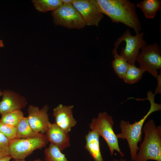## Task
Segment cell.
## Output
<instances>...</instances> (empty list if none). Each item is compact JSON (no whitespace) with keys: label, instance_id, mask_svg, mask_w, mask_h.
Returning <instances> with one entry per match:
<instances>
[{"label":"cell","instance_id":"4316f807","mask_svg":"<svg viewBox=\"0 0 161 161\" xmlns=\"http://www.w3.org/2000/svg\"><path fill=\"white\" fill-rule=\"evenodd\" d=\"M110 161H127V160L126 159H124L121 158H120L119 160L114 159Z\"/></svg>","mask_w":161,"mask_h":161},{"label":"cell","instance_id":"9c48e42d","mask_svg":"<svg viewBox=\"0 0 161 161\" xmlns=\"http://www.w3.org/2000/svg\"><path fill=\"white\" fill-rule=\"evenodd\" d=\"M72 5L78 12L86 25L98 27L103 18L95 0H73Z\"/></svg>","mask_w":161,"mask_h":161},{"label":"cell","instance_id":"30bf717a","mask_svg":"<svg viewBox=\"0 0 161 161\" xmlns=\"http://www.w3.org/2000/svg\"><path fill=\"white\" fill-rule=\"evenodd\" d=\"M49 107L47 104L40 109L30 105L27 109L28 122L31 128L36 132L44 134L51 123L48 114Z\"/></svg>","mask_w":161,"mask_h":161},{"label":"cell","instance_id":"8fae6325","mask_svg":"<svg viewBox=\"0 0 161 161\" xmlns=\"http://www.w3.org/2000/svg\"><path fill=\"white\" fill-rule=\"evenodd\" d=\"M2 96V100L0 101V114L1 116L13 111L21 110L27 103L24 96L12 90H4Z\"/></svg>","mask_w":161,"mask_h":161},{"label":"cell","instance_id":"d4e9b609","mask_svg":"<svg viewBox=\"0 0 161 161\" xmlns=\"http://www.w3.org/2000/svg\"><path fill=\"white\" fill-rule=\"evenodd\" d=\"M12 159L10 155H8L3 158H0V161H10Z\"/></svg>","mask_w":161,"mask_h":161},{"label":"cell","instance_id":"4fadbf2b","mask_svg":"<svg viewBox=\"0 0 161 161\" xmlns=\"http://www.w3.org/2000/svg\"><path fill=\"white\" fill-rule=\"evenodd\" d=\"M45 135L48 142L57 146L61 151L71 146L69 133L55 123H50Z\"/></svg>","mask_w":161,"mask_h":161},{"label":"cell","instance_id":"9a60e30c","mask_svg":"<svg viewBox=\"0 0 161 161\" xmlns=\"http://www.w3.org/2000/svg\"><path fill=\"white\" fill-rule=\"evenodd\" d=\"M17 138L28 139L40 137L45 134L34 131L31 127L27 117H24L16 126Z\"/></svg>","mask_w":161,"mask_h":161},{"label":"cell","instance_id":"52a82bcc","mask_svg":"<svg viewBox=\"0 0 161 161\" xmlns=\"http://www.w3.org/2000/svg\"><path fill=\"white\" fill-rule=\"evenodd\" d=\"M48 142L45 135L32 138H16L10 141V155L14 159L25 160L34 150L45 147Z\"/></svg>","mask_w":161,"mask_h":161},{"label":"cell","instance_id":"ba28073f","mask_svg":"<svg viewBox=\"0 0 161 161\" xmlns=\"http://www.w3.org/2000/svg\"><path fill=\"white\" fill-rule=\"evenodd\" d=\"M161 51L157 43L148 44L141 48V52L136 59L140 65V68L156 78L158 75L157 70L161 68Z\"/></svg>","mask_w":161,"mask_h":161},{"label":"cell","instance_id":"8992f818","mask_svg":"<svg viewBox=\"0 0 161 161\" xmlns=\"http://www.w3.org/2000/svg\"><path fill=\"white\" fill-rule=\"evenodd\" d=\"M143 32L136 34L135 36L131 35L130 30L127 29L114 43L115 47H117L123 41L126 43L125 47H123L120 55L124 58L130 64H135L136 57L139 54L140 49L146 45L143 39Z\"/></svg>","mask_w":161,"mask_h":161},{"label":"cell","instance_id":"3957f363","mask_svg":"<svg viewBox=\"0 0 161 161\" xmlns=\"http://www.w3.org/2000/svg\"><path fill=\"white\" fill-rule=\"evenodd\" d=\"M143 140L139 148L135 161L149 160L161 161V126L149 120L143 126Z\"/></svg>","mask_w":161,"mask_h":161},{"label":"cell","instance_id":"e0dca14e","mask_svg":"<svg viewBox=\"0 0 161 161\" xmlns=\"http://www.w3.org/2000/svg\"><path fill=\"white\" fill-rule=\"evenodd\" d=\"M117 47H115L112 54L114 58L112 63L113 68L119 78L123 79L127 71L129 64L123 57L117 52Z\"/></svg>","mask_w":161,"mask_h":161},{"label":"cell","instance_id":"2e32d148","mask_svg":"<svg viewBox=\"0 0 161 161\" xmlns=\"http://www.w3.org/2000/svg\"><path fill=\"white\" fill-rule=\"evenodd\" d=\"M137 6L140 8L146 18H153L157 12L161 9V1L160 0H144L138 3Z\"/></svg>","mask_w":161,"mask_h":161},{"label":"cell","instance_id":"44dd1931","mask_svg":"<svg viewBox=\"0 0 161 161\" xmlns=\"http://www.w3.org/2000/svg\"><path fill=\"white\" fill-rule=\"evenodd\" d=\"M24 117V113L21 110L13 111L1 116L0 122L16 127Z\"/></svg>","mask_w":161,"mask_h":161},{"label":"cell","instance_id":"603a6c76","mask_svg":"<svg viewBox=\"0 0 161 161\" xmlns=\"http://www.w3.org/2000/svg\"><path fill=\"white\" fill-rule=\"evenodd\" d=\"M10 140L0 132V158L10 155Z\"/></svg>","mask_w":161,"mask_h":161},{"label":"cell","instance_id":"83f0119b","mask_svg":"<svg viewBox=\"0 0 161 161\" xmlns=\"http://www.w3.org/2000/svg\"><path fill=\"white\" fill-rule=\"evenodd\" d=\"M11 161H26L25 160H17L13 159Z\"/></svg>","mask_w":161,"mask_h":161},{"label":"cell","instance_id":"cb8c5ba5","mask_svg":"<svg viewBox=\"0 0 161 161\" xmlns=\"http://www.w3.org/2000/svg\"><path fill=\"white\" fill-rule=\"evenodd\" d=\"M161 72L160 74L158 75L157 78L158 81L156 89L154 93L155 95L157 94H160L161 93Z\"/></svg>","mask_w":161,"mask_h":161},{"label":"cell","instance_id":"277c9868","mask_svg":"<svg viewBox=\"0 0 161 161\" xmlns=\"http://www.w3.org/2000/svg\"><path fill=\"white\" fill-rule=\"evenodd\" d=\"M114 124L112 117L103 112L99 113L97 117L92 119L89 126L91 130L103 138L109 147L111 156L116 151L123 157L125 155L119 146L118 138L113 129Z\"/></svg>","mask_w":161,"mask_h":161},{"label":"cell","instance_id":"484cf974","mask_svg":"<svg viewBox=\"0 0 161 161\" xmlns=\"http://www.w3.org/2000/svg\"><path fill=\"white\" fill-rule=\"evenodd\" d=\"M63 4H72L73 0H61Z\"/></svg>","mask_w":161,"mask_h":161},{"label":"cell","instance_id":"7a4b0ae2","mask_svg":"<svg viewBox=\"0 0 161 161\" xmlns=\"http://www.w3.org/2000/svg\"><path fill=\"white\" fill-rule=\"evenodd\" d=\"M155 95L150 90L147 93V97L145 99L149 100L150 107L149 111L142 119L131 124L130 121L123 120L119 122L121 132L116 134L117 137L118 139L126 140L130 149L131 159L133 161H135L139 150L138 144L142 140V128L145 121L151 113L161 109V104L154 102Z\"/></svg>","mask_w":161,"mask_h":161},{"label":"cell","instance_id":"ac0fdd59","mask_svg":"<svg viewBox=\"0 0 161 161\" xmlns=\"http://www.w3.org/2000/svg\"><path fill=\"white\" fill-rule=\"evenodd\" d=\"M32 2L37 10L44 13L52 12L63 4L61 0H32Z\"/></svg>","mask_w":161,"mask_h":161},{"label":"cell","instance_id":"5bb4252c","mask_svg":"<svg viewBox=\"0 0 161 161\" xmlns=\"http://www.w3.org/2000/svg\"><path fill=\"white\" fill-rule=\"evenodd\" d=\"M100 137L96 132L92 130L89 131L85 136V148L94 161H104L100 150Z\"/></svg>","mask_w":161,"mask_h":161},{"label":"cell","instance_id":"6da1fadb","mask_svg":"<svg viewBox=\"0 0 161 161\" xmlns=\"http://www.w3.org/2000/svg\"><path fill=\"white\" fill-rule=\"evenodd\" d=\"M99 9L113 23H122L132 28L136 34L141 30V24L134 3L128 0H95Z\"/></svg>","mask_w":161,"mask_h":161},{"label":"cell","instance_id":"ffe728a7","mask_svg":"<svg viewBox=\"0 0 161 161\" xmlns=\"http://www.w3.org/2000/svg\"><path fill=\"white\" fill-rule=\"evenodd\" d=\"M45 161H69L56 146L50 143L44 151Z\"/></svg>","mask_w":161,"mask_h":161},{"label":"cell","instance_id":"f1b7e54d","mask_svg":"<svg viewBox=\"0 0 161 161\" xmlns=\"http://www.w3.org/2000/svg\"><path fill=\"white\" fill-rule=\"evenodd\" d=\"M31 161H43L40 159H36Z\"/></svg>","mask_w":161,"mask_h":161},{"label":"cell","instance_id":"f546056e","mask_svg":"<svg viewBox=\"0 0 161 161\" xmlns=\"http://www.w3.org/2000/svg\"><path fill=\"white\" fill-rule=\"evenodd\" d=\"M3 94V91L0 89V97L2 96Z\"/></svg>","mask_w":161,"mask_h":161},{"label":"cell","instance_id":"7402d4cb","mask_svg":"<svg viewBox=\"0 0 161 161\" xmlns=\"http://www.w3.org/2000/svg\"><path fill=\"white\" fill-rule=\"evenodd\" d=\"M16 127L0 122V132L10 141L16 138Z\"/></svg>","mask_w":161,"mask_h":161},{"label":"cell","instance_id":"d6986e66","mask_svg":"<svg viewBox=\"0 0 161 161\" xmlns=\"http://www.w3.org/2000/svg\"><path fill=\"white\" fill-rule=\"evenodd\" d=\"M145 72L139 67H137L135 64H129L127 71L123 79L126 83L133 84L137 82L141 79Z\"/></svg>","mask_w":161,"mask_h":161},{"label":"cell","instance_id":"5b68a950","mask_svg":"<svg viewBox=\"0 0 161 161\" xmlns=\"http://www.w3.org/2000/svg\"><path fill=\"white\" fill-rule=\"evenodd\" d=\"M53 22L56 25L68 29H79L84 28L86 24L78 12L72 4H62L52 11Z\"/></svg>","mask_w":161,"mask_h":161},{"label":"cell","instance_id":"7c38bea8","mask_svg":"<svg viewBox=\"0 0 161 161\" xmlns=\"http://www.w3.org/2000/svg\"><path fill=\"white\" fill-rule=\"evenodd\" d=\"M73 105L66 106L61 104L53 110L55 123L65 131L69 133L77 123L72 113Z\"/></svg>","mask_w":161,"mask_h":161}]
</instances>
